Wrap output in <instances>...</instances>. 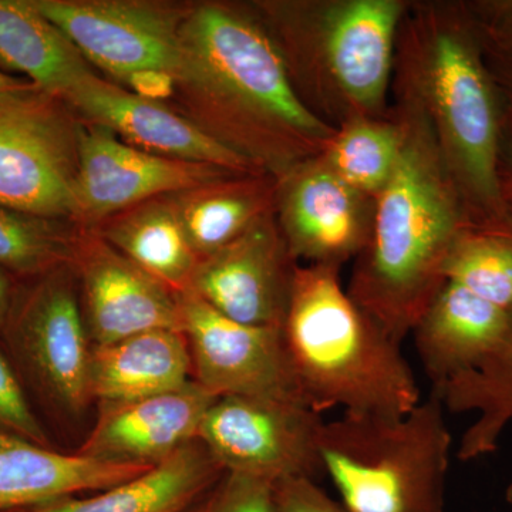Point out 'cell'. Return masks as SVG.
<instances>
[{"mask_svg":"<svg viewBox=\"0 0 512 512\" xmlns=\"http://www.w3.org/2000/svg\"><path fill=\"white\" fill-rule=\"evenodd\" d=\"M177 90L194 123L258 170L279 178L319 156L338 128L303 104L258 13L227 3L188 9Z\"/></svg>","mask_w":512,"mask_h":512,"instance_id":"6da1fadb","label":"cell"},{"mask_svg":"<svg viewBox=\"0 0 512 512\" xmlns=\"http://www.w3.org/2000/svg\"><path fill=\"white\" fill-rule=\"evenodd\" d=\"M393 92L402 148L392 177L376 195L372 234L355 259L346 292L403 343L446 284L443 268L454 242L473 225L419 101L397 87Z\"/></svg>","mask_w":512,"mask_h":512,"instance_id":"7a4b0ae2","label":"cell"},{"mask_svg":"<svg viewBox=\"0 0 512 512\" xmlns=\"http://www.w3.org/2000/svg\"><path fill=\"white\" fill-rule=\"evenodd\" d=\"M392 87L419 101L471 225L503 231L505 103L485 66L466 2H409Z\"/></svg>","mask_w":512,"mask_h":512,"instance_id":"3957f363","label":"cell"},{"mask_svg":"<svg viewBox=\"0 0 512 512\" xmlns=\"http://www.w3.org/2000/svg\"><path fill=\"white\" fill-rule=\"evenodd\" d=\"M282 335L315 413L400 417L423 400L402 343L353 302L339 268L298 266Z\"/></svg>","mask_w":512,"mask_h":512,"instance_id":"277c9868","label":"cell"},{"mask_svg":"<svg viewBox=\"0 0 512 512\" xmlns=\"http://www.w3.org/2000/svg\"><path fill=\"white\" fill-rule=\"evenodd\" d=\"M403 0H296L256 6L299 99L329 126L389 113Z\"/></svg>","mask_w":512,"mask_h":512,"instance_id":"5b68a950","label":"cell"},{"mask_svg":"<svg viewBox=\"0 0 512 512\" xmlns=\"http://www.w3.org/2000/svg\"><path fill=\"white\" fill-rule=\"evenodd\" d=\"M436 393L400 417L323 421V474L348 512H446L451 439Z\"/></svg>","mask_w":512,"mask_h":512,"instance_id":"8992f818","label":"cell"},{"mask_svg":"<svg viewBox=\"0 0 512 512\" xmlns=\"http://www.w3.org/2000/svg\"><path fill=\"white\" fill-rule=\"evenodd\" d=\"M57 269L18 285L2 349L29 390L50 409L82 412L92 400V348L69 269Z\"/></svg>","mask_w":512,"mask_h":512,"instance_id":"52a82bcc","label":"cell"},{"mask_svg":"<svg viewBox=\"0 0 512 512\" xmlns=\"http://www.w3.org/2000/svg\"><path fill=\"white\" fill-rule=\"evenodd\" d=\"M62 100L35 92L0 104V205L77 218V126Z\"/></svg>","mask_w":512,"mask_h":512,"instance_id":"ba28073f","label":"cell"},{"mask_svg":"<svg viewBox=\"0 0 512 512\" xmlns=\"http://www.w3.org/2000/svg\"><path fill=\"white\" fill-rule=\"evenodd\" d=\"M322 414L308 406L258 397H220L202 420L198 440L224 473L278 484L318 481Z\"/></svg>","mask_w":512,"mask_h":512,"instance_id":"9c48e42d","label":"cell"},{"mask_svg":"<svg viewBox=\"0 0 512 512\" xmlns=\"http://www.w3.org/2000/svg\"><path fill=\"white\" fill-rule=\"evenodd\" d=\"M177 298L194 382L205 392L215 399L258 397L306 406L282 328L229 319L191 291L177 293Z\"/></svg>","mask_w":512,"mask_h":512,"instance_id":"30bf717a","label":"cell"},{"mask_svg":"<svg viewBox=\"0 0 512 512\" xmlns=\"http://www.w3.org/2000/svg\"><path fill=\"white\" fill-rule=\"evenodd\" d=\"M86 62L123 80L138 70L177 74L188 9L127 0H32Z\"/></svg>","mask_w":512,"mask_h":512,"instance_id":"8fae6325","label":"cell"},{"mask_svg":"<svg viewBox=\"0 0 512 512\" xmlns=\"http://www.w3.org/2000/svg\"><path fill=\"white\" fill-rule=\"evenodd\" d=\"M375 202L343 181L319 154L278 178L275 215L299 265L340 269L369 242Z\"/></svg>","mask_w":512,"mask_h":512,"instance_id":"7c38bea8","label":"cell"},{"mask_svg":"<svg viewBox=\"0 0 512 512\" xmlns=\"http://www.w3.org/2000/svg\"><path fill=\"white\" fill-rule=\"evenodd\" d=\"M77 154V218L86 221L242 174L147 153L90 123L77 126Z\"/></svg>","mask_w":512,"mask_h":512,"instance_id":"4fadbf2b","label":"cell"},{"mask_svg":"<svg viewBox=\"0 0 512 512\" xmlns=\"http://www.w3.org/2000/svg\"><path fill=\"white\" fill-rule=\"evenodd\" d=\"M298 266L272 212L200 259L188 291L244 325L282 328Z\"/></svg>","mask_w":512,"mask_h":512,"instance_id":"5bb4252c","label":"cell"},{"mask_svg":"<svg viewBox=\"0 0 512 512\" xmlns=\"http://www.w3.org/2000/svg\"><path fill=\"white\" fill-rule=\"evenodd\" d=\"M63 103L90 124L107 128L130 146L147 153L242 174H266L194 121L157 101L141 99L96 74L90 73L77 83Z\"/></svg>","mask_w":512,"mask_h":512,"instance_id":"9a60e30c","label":"cell"},{"mask_svg":"<svg viewBox=\"0 0 512 512\" xmlns=\"http://www.w3.org/2000/svg\"><path fill=\"white\" fill-rule=\"evenodd\" d=\"M72 266L82 281L83 318L93 346L147 330H181L177 293L103 238L77 242Z\"/></svg>","mask_w":512,"mask_h":512,"instance_id":"2e32d148","label":"cell"},{"mask_svg":"<svg viewBox=\"0 0 512 512\" xmlns=\"http://www.w3.org/2000/svg\"><path fill=\"white\" fill-rule=\"evenodd\" d=\"M215 397L191 380L173 392L100 404V413L76 453L114 464L154 466L198 440Z\"/></svg>","mask_w":512,"mask_h":512,"instance_id":"e0dca14e","label":"cell"},{"mask_svg":"<svg viewBox=\"0 0 512 512\" xmlns=\"http://www.w3.org/2000/svg\"><path fill=\"white\" fill-rule=\"evenodd\" d=\"M511 312L446 282L413 329L414 345L433 389L473 369L504 339Z\"/></svg>","mask_w":512,"mask_h":512,"instance_id":"ac0fdd59","label":"cell"},{"mask_svg":"<svg viewBox=\"0 0 512 512\" xmlns=\"http://www.w3.org/2000/svg\"><path fill=\"white\" fill-rule=\"evenodd\" d=\"M151 467L60 453L0 431V512L33 510L63 498L99 493Z\"/></svg>","mask_w":512,"mask_h":512,"instance_id":"d6986e66","label":"cell"},{"mask_svg":"<svg viewBox=\"0 0 512 512\" xmlns=\"http://www.w3.org/2000/svg\"><path fill=\"white\" fill-rule=\"evenodd\" d=\"M190 346L183 330L154 329L93 346L89 392L100 404L173 392L191 382Z\"/></svg>","mask_w":512,"mask_h":512,"instance_id":"ffe728a7","label":"cell"},{"mask_svg":"<svg viewBox=\"0 0 512 512\" xmlns=\"http://www.w3.org/2000/svg\"><path fill=\"white\" fill-rule=\"evenodd\" d=\"M200 440L146 473L89 497L63 498L30 512H190L224 476Z\"/></svg>","mask_w":512,"mask_h":512,"instance_id":"44dd1931","label":"cell"},{"mask_svg":"<svg viewBox=\"0 0 512 512\" xmlns=\"http://www.w3.org/2000/svg\"><path fill=\"white\" fill-rule=\"evenodd\" d=\"M0 60L40 92L64 100L90 67L73 43L32 0H0Z\"/></svg>","mask_w":512,"mask_h":512,"instance_id":"7402d4cb","label":"cell"},{"mask_svg":"<svg viewBox=\"0 0 512 512\" xmlns=\"http://www.w3.org/2000/svg\"><path fill=\"white\" fill-rule=\"evenodd\" d=\"M276 184L274 175L241 174L174 194L181 222L200 259L227 247L275 212Z\"/></svg>","mask_w":512,"mask_h":512,"instance_id":"603a6c76","label":"cell"},{"mask_svg":"<svg viewBox=\"0 0 512 512\" xmlns=\"http://www.w3.org/2000/svg\"><path fill=\"white\" fill-rule=\"evenodd\" d=\"M103 239L174 293L190 289L200 256L187 237L173 195L116 215Z\"/></svg>","mask_w":512,"mask_h":512,"instance_id":"cb8c5ba5","label":"cell"},{"mask_svg":"<svg viewBox=\"0 0 512 512\" xmlns=\"http://www.w3.org/2000/svg\"><path fill=\"white\" fill-rule=\"evenodd\" d=\"M433 392L451 413H473L457 456L473 461L490 456L512 424V312L504 339L483 362L448 380Z\"/></svg>","mask_w":512,"mask_h":512,"instance_id":"d4e9b609","label":"cell"},{"mask_svg":"<svg viewBox=\"0 0 512 512\" xmlns=\"http://www.w3.org/2000/svg\"><path fill=\"white\" fill-rule=\"evenodd\" d=\"M402 148V126L392 107L379 119H357L336 130L320 154L357 191L375 197L392 177Z\"/></svg>","mask_w":512,"mask_h":512,"instance_id":"484cf974","label":"cell"},{"mask_svg":"<svg viewBox=\"0 0 512 512\" xmlns=\"http://www.w3.org/2000/svg\"><path fill=\"white\" fill-rule=\"evenodd\" d=\"M76 248L62 221L0 205V269L18 281L72 265Z\"/></svg>","mask_w":512,"mask_h":512,"instance_id":"4316f807","label":"cell"},{"mask_svg":"<svg viewBox=\"0 0 512 512\" xmlns=\"http://www.w3.org/2000/svg\"><path fill=\"white\" fill-rule=\"evenodd\" d=\"M443 276L444 281L512 312L511 235L498 229H464L447 256Z\"/></svg>","mask_w":512,"mask_h":512,"instance_id":"83f0119b","label":"cell"},{"mask_svg":"<svg viewBox=\"0 0 512 512\" xmlns=\"http://www.w3.org/2000/svg\"><path fill=\"white\" fill-rule=\"evenodd\" d=\"M485 66L512 109V0L466 2Z\"/></svg>","mask_w":512,"mask_h":512,"instance_id":"f1b7e54d","label":"cell"},{"mask_svg":"<svg viewBox=\"0 0 512 512\" xmlns=\"http://www.w3.org/2000/svg\"><path fill=\"white\" fill-rule=\"evenodd\" d=\"M0 431L52 447L49 434L32 406L22 380L0 346Z\"/></svg>","mask_w":512,"mask_h":512,"instance_id":"f546056e","label":"cell"},{"mask_svg":"<svg viewBox=\"0 0 512 512\" xmlns=\"http://www.w3.org/2000/svg\"><path fill=\"white\" fill-rule=\"evenodd\" d=\"M194 512H278L275 485L254 477L225 473Z\"/></svg>","mask_w":512,"mask_h":512,"instance_id":"4dcf8cb0","label":"cell"},{"mask_svg":"<svg viewBox=\"0 0 512 512\" xmlns=\"http://www.w3.org/2000/svg\"><path fill=\"white\" fill-rule=\"evenodd\" d=\"M278 512H348L339 501L330 498L318 481L289 478L275 485Z\"/></svg>","mask_w":512,"mask_h":512,"instance_id":"1f68e13d","label":"cell"},{"mask_svg":"<svg viewBox=\"0 0 512 512\" xmlns=\"http://www.w3.org/2000/svg\"><path fill=\"white\" fill-rule=\"evenodd\" d=\"M123 83L127 84L128 92L136 94L141 99L157 101V103L171 99L177 92V80L174 74L164 70H138L124 77Z\"/></svg>","mask_w":512,"mask_h":512,"instance_id":"d6a6232c","label":"cell"},{"mask_svg":"<svg viewBox=\"0 0 512 512\" xmlns=\"http://www.w3.org/2000/svg\"><path fill=\"white\" fill-rule=\"evenodd\" d=\"M500 174L504 194L512 192V109L505 104L501 137Z\"/></svg>","mask_w":512,"mask_h":512,"instance_id":"836d02e7","label":"cell"},{"mask_svg":"<svg viewBox=\"0 0 512 512\" xmlns=\"http://www.w3.org/2000/svg\"><path fill=\"white\" fill-rule=\"evenodd\" d=\"M40 92L28 79H18L0 70V104Z\"/></svg>","mask_w":512,"mask_h":512,"instance_id":"e575fe53","label":"cell"},{"mask_svg":"<svg viewBox=\"0 0 512 512\" xmlns=\"http://www.w3.org/2000/svg\"><path fill=\"white\" fill-rule=\"evenodd\" d=\"M18 291V279L0 269V335L8 322L13 302Z\"/></svg>","mask_w":512,"mask_h":512,"instance_id":"d590c367","label":"cell"},{"mask_svg":"<svg viewBox=\"0 0 512 512\" xmlns=\"http://www.w3.org/2000/svg\"><path fill=\"white\" fill-rule=\"evenodd\" d=\"M503 231L512 237V192L505 194V217Z\"/></svg>","mask_w":512,"mask_h":512,"instance_id":"8d00e7d4","label":"cell"},{"mask_svg":"<svg viewBox=\"0 0 512 512\" xmlns=\"http://www.w3.org/2000/svg\"><path fill=\"white\" fill-rule=\"evenodd\" d=\"M505 501L512 505V481H510V484L505 488Z\"/></svg>","mask_w":512,"mask_h":512,"instance_id":"74e56055","label":"cell"},{"mask_svg":"<svg viewBox=\"0 0 512 512\" xmlns=\"http://www.w3.org/2000/svg\"><path fill=\"white\" fill-rule=\"evenodd\" d=\"M5 512H30V510H19V511H5Z\"/></svg>","mask_w":512,"mask_h":512,"instance_id":"f35d334b","label":"cell"}]
</instances>
